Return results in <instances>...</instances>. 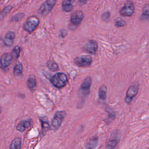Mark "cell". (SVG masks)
I'll return each mask as SVG.
<instances>
[{
    "instance_id": "obj_24",
    "label": "cell",
    "mask_w": 149,
    "mask_h": 149,
    "mask_svg": "<svg viewBox=\"0 0 149 149\" xmlns=\"http://www.w3.org/2000/svg\"><path fill=\"white\" fill-rule=\"evenodd\" d=\"M12 9V7L11 6H8L6 7L1 13H0V21L2 20L5 17V16L11 11Z\"/></svg>"
},
{
    "instance_id": "obj_29",
    "label": "cell",
    "mask_w": 149,
    "mask_h": 149,
    "mask_svg": "<svg viewBox=\"0 0 149 149\" xmlns=\"http://www.w3.org/2000/svg\"><path fill=\"white\" fill-rule=\"evenodd\" d=\"M87 0H78V3L80 5H83L87 3Z\"/></svg>"
},
{
    "instance_id": "obj_8",
    "label": "cell",
    "mask_w": 149,
    "mask_h": 149,
    "mask_svg": "<svg viewBox=\"0 0 149 149\" xmlns=\"http://www.w3.org/2000/svg\"><path fill=\"white\" fill-rule=\"evenodd\" d=\"M138 91L139 85L137 84H132L128 88L125 97V102L127 104H129L132 102L133 98L137 95Z\"/></svg>"
},
{
    "instance_id": "obj_17",
    "label": "cell",
    "mask_w": 149,
    "mask_h": 149,
    "mask_svg": "<svg viewBox=\"0 0 149 149\" xmlns=\"http://www.w3.org/2000/svg\"><path fill=\"white\" fill-rule=\"evenodd\" d=\"M140 20L147 21L149 20V4H146L143 8L142 14L140 16Z\"/></svg>"
},
{
    "instance_id": "obj_14",
    "label": "cell",
    "mask_w": 149,
    "mask_h": 149,
    "mask_svg": "<svg viewBox=\"0 0 149 149\" xmlns=\"http://www.w3.org/2000/svg\"><path fill=\"white\" fill-rule=\"evenodd\" d=\"M32 120L31 119H26L20 122L16 127V129L18 131L21 132H23L27 128H28L31 125Z\"/></svg>"
},
{
    "instance_id": "obj_20",
    "label": "cell",
    "mask_w": 149,
    "mask_h": 149,
    "mask_svg": "<svg viewBox=\"0 0 149 149\" xmlns=\"http://www.w3.org/2000/svg\"><path fill=\"white\" fill-rule=\"evenodd\" d=\"M47 68L52 72H56L59 69L58 66L56 62H55L53 61H48L47 62Z\"/></svg>"
},
{
    "instance_id": "obj_18",
    "label": "cell",
    "mask_w": 149,
    "mask_h": 149,
    "mask_svg": "<svg viewBox=\"0 0 149 149\" xmlns=\"http://www.w3.org/2000/svg\"><path fill=\"white\" fill-rule=\"evenodd\" d=\"M21 139L20 137H16L11 142L10 146V149H21Z\"/></svg>"
},
{
    "instance_id": "obj_25",
    "label": "cell",
    "mask_w": 149,
    "mask_h": 149,
    "mask_svg": "<svg viewBox=\"0 0 149 149\" xmlns=\"http://www.w3.org/2000/svg\"><path fill=\"white\" fill-rule=\"evenodd\" d=\"M126 23H125V21L122 19V18H117L115 21V25L116 27H123L125 25Z\"/></svg>"
},
{
    "instance_id": "obj_5",
    "label": "cell",
    "mask_w": 149,
    "mask_h": 149,
    "mask_svg": "<svg viewBox=\"0 0 149 149\" xmlns=\"http://www.w3.org/2000/svg\"><path fill=\"white\" fill-rule=\"evenodd\" d=\"M65 116L66 113L64 111H58L56 113L51 122V126L54 130L59 129Z\"/></svg>"
},
{
    "instance_id": "obj_30",
    "label": "cell",
    "mask_w": 149,
    "mask_h": 149,
    "mask_svg": "<svg viewBox=\"0 0 149 149\" xmlns=\"http://www.w3.org/2000/svg\"><path fill=\"white\" fill-rule=\"evenodd\" d=\"M1 108L0 107V114H1Z\"/></svg>"
},
{
    "instance_id": "obj_26",
    "label": "cell",
    "mask_w": 149,
    "mask_h": 149,
    "mask_svg": "<svg viewBox=\"0 0 149 149\" xmlns=\"http://www.w3.org/2000/svg\"><path fill=\"white\" fill-rule=\"evenodd\" d=\"M4 44L7 45V46H11L12 45L13 43H14V40L10 39V38H8L5 37L4 40Z\"/></svg>"
},
{
    "instance_id": "obj_28",
    "label": "cell",
    "mask_w": 149,
    "mask_h": 149,
    "mask_svg": "<svg viewBox=\"0 0 149 149\" xmlns=\"http://www.w3.org/2000/svg\"><path fill=\"white\" fill-rule=\"evenodd\" d=\"M110 17V13L109 12H106L102 15V19L104 21H107V20H108Z\"/></svg>"
},
{
    "instance_id": "obj_27",
    "label": "cell",
    "mask_w": 149,
    "mask_h": 149,
    "mask_svg": "<svg viewBox=\"0 0 149 149\" xmlns=\"http://www.w3.org/2000/svg\"><path fill=\"white\" fill-rule=\"evenodd\" d=\"M15 33L13 32H8L5 35L6 38H10L12 40H14L15 38Z\"/></svg>"
},
{
    "instance_id": "obj_21",
    "label": "cell",
    "mask_w": 149,
    "mask_h": 149,
    "mask_svg": "<svg viewBox=\"0 0 149 149\" xmlns=\"http://www.w3.org/2000/svg\"><path fill=\"white\" fill-rule=\"evenodd\" d=\"M36 84H37V82H36L35 77L34 76H30L27 82V85L28 88L30 90L33 89L36 86Z\"/></svg>"
},
{
    "instance_id": "obj_7",
    "label": "cell",
    "mask_w": 149,
    "mask_h": 149,
    "mask_svg": "<svg viewBox=\"0 0 149 149\" xmlns=\"http://www.w3.org/2000/svg\"><path fill=\"white\" fill-rule=\"evenodd\" d=\"M75 64L79 67L87 68L92 62V58L89 56H82L76 57L74 60Z\"/></svg>"
},
{
    "instance_id": "obj_15",
    "label": "cell",
    "mask_w": 149,
    "mask_h": 149,
    "mask_svg": "<svg viewBox=\"0 0 149 149\" xmlns=\"http://www.w3.org/2000/svg\"><path fill=\"white\" fill-rule=\"evenodd\" d=\"M107 89L105 85H102L98 89V97L101 102L106 101L107 98Z\"/></svg>"
},
{
    "instance_id": "obj_1",
    "label": "cell",
    "mask_w": 149,
    "mask_h": 149,
    "mask_svg": "<svg viewBox=\"0 0 149 149\" xmlns=\"http://www.w3.org/2000/svg\"><path fill=\"white\" fill-rule=\"evenodd\" d=\"M91 84V78L87 77L83 81L79 90V97L80 98L81 103H84L85 98L89 95Z\"/></svg>"
},
{
    "instance_id": "obj_11",
    "label": "cell",
    "mask_w": 149,
    "mask_h": 149,
    "mask_svg": "<svg viewBox=\"0 0 149 149\" xmlns=\"http://www.w3.org/2000/svg\"><path fill=\"white\" fill-rule=\"evenodd\" d=\"M13 59L12 54L10 53L4 54L0 58V67L2 68H7L11 63Z\"/></svg>"
},
{
    "instance_id": "obj_2",
    "label": "cell",
    "mask_w": 149,
    "mask_h": 149,
    "mask_svg": "<svg viewBox=\"0 0 149 149\" xmlns=\"http://www.w3.org/2000/svg\"><path fill=\"white\" fill-rule=\"evenodd\" d=\"M50 81L56 87L61 89L64 87L68 82V78L64 73H57L53 75Z\"/></svg>"
},
{
    "instance_id": "obj_4",
    "label": "cell",
    "mask_w": 149,
    "mask_h": 149,
    "mask_svg": "<svg viewBox=\"0 0 149 149\" xmlns=\"http://www.w3.org/2000/svg\"><path fill=\"white\" fill-rule=\"evenodd\" d=\"M39 22L40 21L38 18L34 16H30L25 22L23 26V28L26 32L32 33L37 27L38 25H39Z\"/></svg>"
},
{
    "instance_id": "obj_12",
    "label": "cell",
    "mask_w": 149,
    "mask_h": 149,
    "mask_svg": "<svg viewBox=\"0 0 149 149\" xmlns=\"http://www.w3.org/2000/svg\"><path fill=\"white\" fill-rule=\"evenodd\" d=\"M39 119L41 125L42 129V134L44 135L49 129H50V126H49L48 120L45 117H41L39 118Z\"/></svg>"
},
{
    "instance_id": "obj_3",
    "label": "cell",
    "mask_w": 149,
    "mask_h": 149,
    "mask_svg": "<svg viewBox=\"0 0 149 149\" xmlns=\"http://www.w3.org/2000/svg\"><path fill=\"white\" fill-rule=\"evenodd\" d=\"M57 0H47L39 8L38 12L41 16H46L50 12L55 5Z\"/></svg>"
},
{
    "instance_id": "obj_9",
    "label": "cell",
    "mask_w": 149,
    "mask_h": 149,
    "mask_svg": "<svg viewBox=\"0 0 149 149\" xmlns=\"http://www.w3.org/2000/svg\"><path fill=\"white\" fill-rule=\"evenodd\" d=\"M84 14L82 11H76L72 14L71 22L75 26H78L83 21Z\"/></svg>"
},
{
    "instance_id": "obj_16",
    "label": "cell",
    "mask_w": 149,
    "mask_h": 149,
    "mask_svg": "<svg viewBox=\"0 0 149 149\" xmlns=\"http://www.w3.org/2000/svg\"><path fill=\"white\" fill-rule=\"evenodd\" d=\"M98 139L97 136L93 137L86 144V149H95L98 145Z\"/></svg>"
},
{
    "instance_id": "obj_19",
    "label": "cell",
    "mask_w": 149,
    "mask_h": 149,
    "mask_svg": "<svg viewBox=\"0 0 149 149\" xmlns=\"http://www.w3.org/2000/svg\"><path fill=\"white\" fill-rule=\"evenodd\" d=\"M118 139L113 137L110 139L107 144V149H114L118 143Z\"/></svg>"
},
{
    "instance_id": "obj_10",
    "label": "cell",
    "mask_w": 149,
    "mask_h": 149,
    "mask_svg": "<svg viewBox=\"0 0 149 149\" xmlns=\"http://www.w3.org/2000/svg\"><path fill=\"white\" fill-rule=\"evenodd\" d=\"M83 49L86 53L93 55L95 54L98 49L97 43L94 40H89L85 44L83 47Z\"/></svg>"
},
{
    "instance_id": "obj_13",
    "label": "cell",
    "mask_w": 149,
    "mask_h": 149,
    "mask_svg": "<svg viewBox=\"0 0 149 149\" xmlns=\"http://www.w3.org/2000/svg\"><path fill=\"white\" fill-rule=\"evenodd\" d=\"M75 0H64L62 2V10L66 12H69L73 8V4Z\"/></svg>"
},
{
    "instance_id": "obj_22",
    "label": "cell",
    "mask_w": 149,
    "mask_h": 149,
    "mask_svg": "<svg viewBox=\"0 0 149 149\" xmlns=\"http://www.w3.org/2000/svg\"><path fill=\"white\" fill-rule=\"evenodd\" d=\"M23 72V67L22 65L20 63L17 64L14 69V74L15 76H18L21 74Z\"/></svg>"
},
{
    "instance_id": "obj_23",
    "label": "cell",
    "mask_w": 149,
    "mask_h": 149,
    "mask_svg": "<svg viewBox=\"0 0 149 149\" xmlns=\"http://www.w3.org/2000/svg\"><path fill=\"white\" fill-rule=\"evenodd\" d=\"M21 48L19 46H16L15 47V48H14V50L12 51V57L13 58H14L15 59H17L20 55V53H21Z\"/></svg>"
},
{
    "instance_id": "obj_6",
    "label": "cell",
    "mask_w": 149,
    "mask_h": 149,
    "mask_svg": "<svg viewBox=\"0 0 149 149\" xmlns=\"http://www.w3.org/2000/svg\"><path fill=\"white\" fill-rule=\"evenodd\" d=\"M135 5L132 1H126L120 10V14L122 16L130 17L134 14Z\"/></svg>"
}]
</instances>
